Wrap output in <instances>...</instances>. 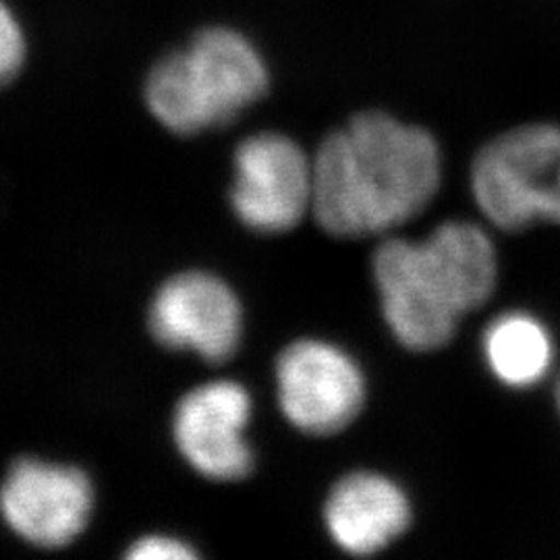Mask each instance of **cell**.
I'll return each instance as SVG.
<instances>
[{"label":"cell","mask_w":560,"mask_h":560,"mask_svg":"<svg viewBox=\"0 0 560 560\" xmlns=\"http://www.w3.org/2000/svg\"><path fill=\"white\" fill-rule=\"evenodd\" d=\"M441 152L420 127L361 113L314 161L312 212L335 237H368L411 221L436 196Z\"/></svg>","instance_id":"1"},{"label":"cell","mask_w":560,"mask_h":560,"mask_svg":"<svg viewBox=\"0 0 560 560\" xmlns=\"http://www.w3.org/2000/svg\"><path fill=\"white\" fill-rule=\"evenodd\" d=\"M372 268L384 320L411 351L444 347L499 275L492 241L469 222H444L423 241H384Z\"/></svg>","instance_id":"2"},{"label":"cell","mask_w":560,"mask_h":560,"mask_svg":"<svg viewBox=\"0 0 560 560\" xmlns=\"http://www.w3.org/2000/svg\"><path fill=\"white\" fill-rule=\"evenodd\" d=\"M268 90V71L254 44L229 27H208L159 60L145 80L152 117L173 133L196 136L235 119Z\"/></svg>","instance_id":"3"},{"label":"cell","mask_w":560,"mask_h":560,"mask_svg":"<svg viewBox=\"0 0 560 560\" xmlns=\"http://www.w3.org/2000/svg\"><path fill=\"white\" fill-rule=\"evenodd\" d=\"M471 187L481 212L504 231L560 224V127L525 125L483 145Z\"/></svg>","instance_id":"4"},{"label":"cell","mask_w":560,"mask_h":560,"mask_svg":"<svg viewBox=\"0 0 560 560\" xmlns=\"http://www.w3.org/2000/svg\"><path fill=\"white\" fill-rule=\"evenodd\" d=\"M282 416L312 436H330L360 416L365 381L360 365L324 340H298L277 361Z\"/></svg>","instance_id":"5"},{"label":"cell","mask_w":560,"mask_h":560,"mask_svg":"<svg viewBox=\"0 0 560 560\" xmlns=\"http://www.w3.org/2000/svg\"><path fill=\"white\" fill-rule=\"evenodd\" d=\"M314 162L280 133L247 138L235 154L231 203L240 221L258 233H287L312 210Z\"/></svg>","instance_id":"6"},{"label":"cell","mask_w":560,"mask_h":560,"mask_svg":"<svg viewBox=\"0 0 560 560\" xmlns=\"http://www.w3.org/2000/svg\"><path fill=\"white\" fill-rule=\"evenodd\" d=\"M92 483L75 467L21 459L0 488V513L9 527L40 548H62L88 527Z\"/></svg>","instance_id":"7"},{"label":"cell","mask_w":560,"mask_h":560,"mask_svg":"<svg viewBox=\"0 0 560 560\" xmlns=\"http://www.w3.org/2000/svg\"><path fill=\"white\" fill-rule=\"evenodd\" d=\"M249 418L252 397L240 382H208L180 399L173 436L180 455L203 478L243 480L254 467L245 439Z\"/></svg>","instance_id":"8"},{"label":"cell","mask_w":560,"mask_h":560,"mask_svg":"<svg viewBox=\"0 0 560 560\" xmlns=\"http://www.w3.org/2000/svg\"><path fill=\"white\" fill-rule=\"evenodd\" d=\"M150 330L168 349L194 351L201 360L222 363L240 347V300L221 279L185 272L166 280L156 293Z\"/></svg>","instance_id":"9"},{"label":"cell","mask_w":560,"mask_h":560,"mask_svg":"<svg viewBox=\"0 0 560 560\" xmlns=\"http://www.w3.org/2000/svg\"><path fill=\"white\" fill-rule=\"evenodd\" d=\"M324 521L339 548L368 557L384 550L409 527L411 504L395 481L360 471L345 476L332 488Z\"/></svg>","instance_id":"10"},{"label":"cell","mask_w":560,"mask_h":560,"mask_svg":"<svg viewBox=\"0 0 560 560\" xmlns=\"http://www.w3.org/2000/svg\"><path fill=\"white\" fill-rule=\"evenodd\" d=\"M481 347L490 372L511 388H527L544 381L555 360L550 332L525 312H509L490 322Z\"/></svg>","instance_id":"11"},{"label":"cell","mask_w":560,"mask_h":560,"mask_svg":"<svg viewBox=\"0 0 560 560\" xmlns=\"http://www.w3.org/2000/svg\"><path fill=\"white\" fill-rule=\"evenodd\" d=\"M25 60V38L20 21L0 0V88L15 80Z\"/></svg>","instance_id":"12"},{"label":"cell","mask_w":560,"mask_h":560,"mask_svg":"<svg viewBox=\"0 0 560 560\" xmlns=\"http://www.w3.org/2000/svg\"><path fill=\"white\" fill-rule=\"evenodd\" d=\"M196 557L198 552L189 544L168 536L141 538L127 552V559L131 560H194Z\"/></svg>","instance_id":"13"},{"label":"cell","mask_w":560,"mask_h":560,"mask_svg":"<svg viewBox=\"0 0 560 560\" xmlns=\"http://www.w3.org/2000/svg\"><path fill=\"white\" fill-rule=\"evenodd\" d=\"M557 402H559V411H560V381L557 384Z\"/></svg>","instance_id":"14"}]
</instances>
